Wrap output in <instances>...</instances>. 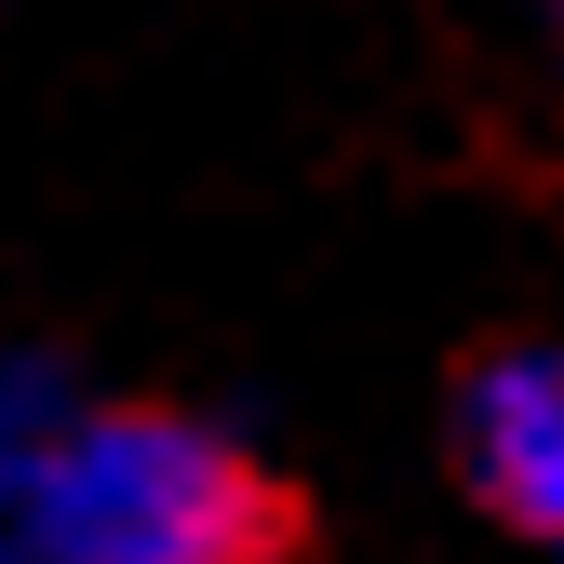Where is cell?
<instances>
[{
	"mask_svg": "<svg viewBox=\"0 0 564 564\" xmlns=\"http://www.w3.org/2000/svg\"><path fill=\"white\" fill-rule=\"evenodd\" d=\"M28 551L41 564H282L296 498L175 403H95L28 470Z\"/></svg>",
	"mask_w": 564,
	"mask_h": 564,
	"instance_id": "obj_1",
	"label": "cell"
},
{
	"mask_svg": "<svg viewBox=\"0 0 564 564\" xmlns=\"http://www.w3.org/2000/svg\"><path fill=\"white\" fill-rule=\"evenodd\" d=\"M457 457H470V484H484L498 524L564 551V336H524V349H484L470 364Z\"/></svg>",
	"mask_w": 564,
	"mask_h": 564,
	"instance_id": "obj_2",
	"label": "cell"
},
{
	"mask_svg": "<svg viewBox=\"0 0 564 564\" xmlns=\"http://www.w3.org/2000/svg\"><path fill=\"white\" fill-rule=\"evenodd\" d=\"M551 41H564V0H551Z\"/></svg>",
	"mask_w": 564,
	"mask_h": 564,
	"instance_id": "obj_3",
	"label": "cell"
}]
</instances>
